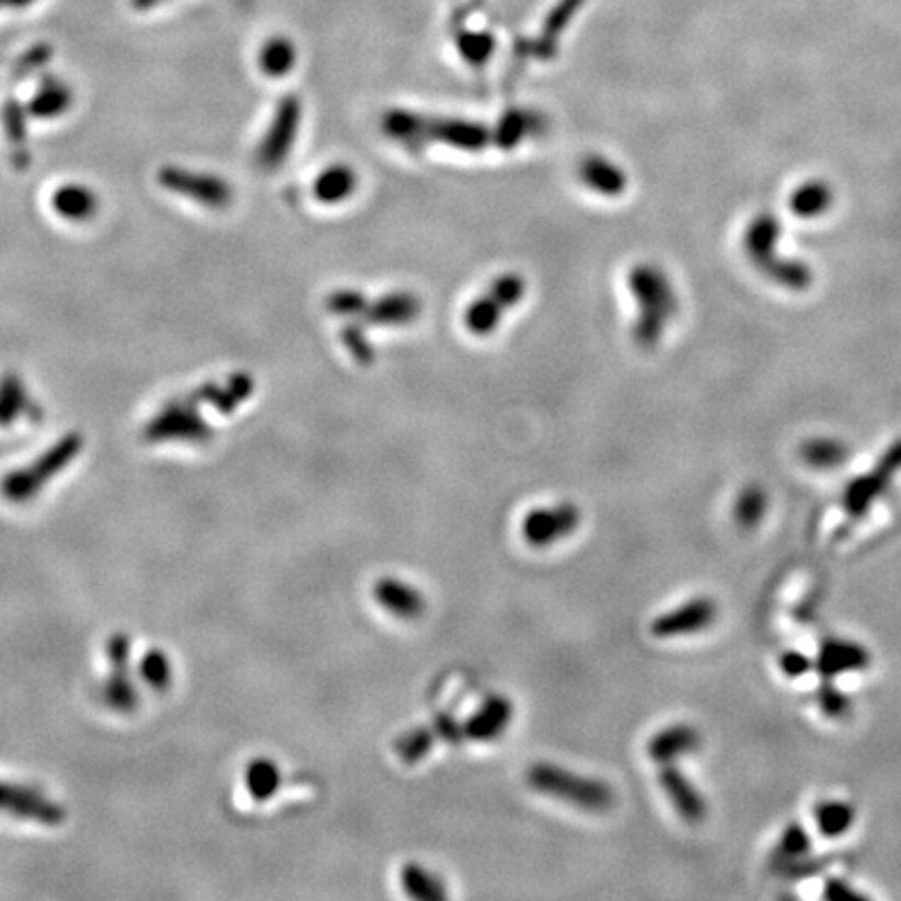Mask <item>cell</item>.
<instances>
[{
	"mask_svg": "<svg viewBox=\"0 0 901 901\" xmlns=\"http://www.w3.org/2000/svg\"><path fill=\"white\" fill-rule=\"evenodd\" d=\"M244 785L255 801H267L280 789L282 774L274 760L257 758L244 770Z\"/></svg>",
	"mask_w": 901,
	"mask_h": 901,
	"instance_id": "d4e9b609",
	"label": "cell"
},
{
	"mask_svg": "<svg viewBox=\"0 0 901 901\" xmlns=\"http://www.w3.org/2000/svg\"><path fill=\"white\" fill-rule=\"evenodd\" d=\"M107 658L111 661V670H130V637L126 633H115L107 640Z\"/></svg>",
	"mask_w": 901,
	"mask_h": 901,
	"instance_id": "8d00e7d4",
	"label": "cell"
},
{
	"mask_svg": "<svg viewBox=\"0 0 901 901\" xmlns=\"http://www.w3.org/2000/svg\"><path fill=\"white\" fill-rule=\"evenodd\" d=\"M816 704L820 707V712L829 716L831 720H843L854 709L852 697L843 689H839L833 681H822V684L818 686Z\"/></svg>",
	"mask_w": 901,
	"mask_h": 901,
	"instance_id": "1f68e13d",
	"label": "cell"
},
{
	"mask_svg": "<svg viewBox=\"0 0 901 901\" xmlns=\"http://www.w3.org/2000/svg\"><path fill=\"white\" fill-rule=\"evenodd\" d=\"M769 511V495L762 486L751 484L748 488H743L735 501L732 507V516L737 527L743 530H751V528L760 527L764 516Z\"/></svg>",
	"mask_w": 901,
	"mask_h": 901,
	"instance_id": "f546056e",
	"label": "cell"
},
{
	"mask_svg": "<svg viewBox=\"0 0 901 901\" xmlns=\"http://www.w3.org/2000/svg\"><path fill=\"white\" fill-rule=\"evenodd\" d=\"M255 393V378L246 372H234L223 380L200 384L190 395L203 405H211L221 416H230Z\"/></svg>",
	"mask_w": 901,
	"mask_h": 901,
	"instance_id": "7c38bea8",
	"label": "cell"
},
{
	"mask_svg": "<svg viewBox=\"0 0 901 901\" xmlns=\"http://www.w3.org/2000/svg\"><path fill=\"white\" fill-rule=\"evenodd\" d=\"M76 103V92L63 78L50 73L38 80V86L32 92L25 109L32 119L53 122L63 117Z\"/></svg>",
	"mask_w": 901,
	"mask_h": 901,
	"instance_id": "4fadbf2b",
	"label": "cell"
},
{
	"mask_svg": "<svg viewBox=\"0 0 901 901\" xmlns=\"http://www.w3.org/2000/svg\"><path fill=\"white\" fill-rule=\"evenodd\" d=\"M103 704L119 714H132L140 705V691L128 670H111V677L101 686Z\"/></svg>",
	"mask_w": 901,
	"mask_h": 901,
	"instance_id": "484cf974",
	"label": "cell"
},
{
	"mask_svg": "<svg viewBox=\"0 0 901 901\" xmlns=\"http://www.w3.org/2000/svg\"><path fill=\"white\" fill-rule=\"evenodd\" d=\"M580 524V511L571 504L539 507L528 511L522 520V536L532 547H547L566 536Z\"/></svg>",
	"mask_w": 901,
	"mask_h": 901,
	"instance_id": "52a82bcc",
	"label": "cell"
},
{
	"mask_svg": "<svg viewBox=\"0 0 901 901\" xmlns=\"http://www.w3.org/2000/svg\"><path fill=\"white\" fill-rule=\"evenodd\" d=\"M140 677L154 691H168L172 686V661L161 649H149L140 660Z\"/></svg>",
	"mask_w": 901,
	"mask_h": 901,
	"instance_id": "d6a6232c",
	"label": "cell"
},
{
	"mask_svg": "<svg viewBox=\"0 0 901 901\" xmlns=\"http://www.w3.org/2000/svg\"><path fill=\"white\" fill-rule=\"evenodd\" d=\"M660 785L663 793L670 797L674 810L681 813L682 820L697 824L707 813V804L702 793L693 787V783L682 774L681 770L663 764L660 770Z\"/></svg>",
	"mask_w": 901,
	"mask_h": 901,
	"instance_id": "2e32d148",
	"label": "cell"
},
{
	"mask_svg": "<svg viewBox=\"0 0 901 901\" xmlns=\"http://www.w3.org/2000/svg\"><path fill=\"white\" fill-rule=\"evenodd\" d=\"M357 172L347 163H332L313 180V197L322 205H340L355 195Z\"/></svg>",
	"mask_w": 901,
	"mask_h": 901,
	"instance_id": "44dd1931",
	"label": "cell"
},
{
	"mask_svg": "<svg viewBox=\"0 0 901 901\" xmlns=\"http://www.w3.org/2000/svg\"><path fill=\"white\" fill-rule=\"evenodd\" d=\"M157 182L163 190L177 197L190 198L209 211H223L232 207L236 197L232 184L226 177L182 165H163L157 172Z\"/></svg>",
	"mask_w": 901,
	"mask_h": 901,
	"instance_id": "5b68a950",
	"label": "cell"
},
{
	"mask_svg": "<svg viewBox=\"0 0 901 901\" xmlns=\"http://www.w3.org/2000/svg\"><path fill=\"white\" fill-rule=\"evenodd\" d=\"M824 898L831 901L862 900L856 889L841 879H829L824 882Z\"/></svg>",
	"mask_w": 901,
	"mask_h": 901,
	"instance_id": "ab89813d",
	"label": "cell"
},
{
	"mask_svg": "<svg viewBox=\"0 0 901 901\" xmlns=\"http://www.w3.org/2000/svg\"><path fill=\"white\" fill-rule=\"evenodd\" d=\"M718 620V605L709 597H695L672 612L660 614L651 622V635L658 638L684 637L702 633Z\"/></svg>",
	"mask_w": 901,
	"mask_h": 901,
	"instance_id": "30bf717a",
	"label": "cell"
},
{
	"mask_svg": "<svg viewBox=\"0 0 901 901\" xmlns=\"http://www.w3.org/2000/svg\"><path fill=\"white\" fill-rule=\"evenodd\" d=\"M873 663V654L868 647L857 643L854 638H827L818 656L813 658V670L822 677V681H835L845 674H856Z\"/></svg>",
	"mask_w": 901,
	"mask_h": 901,
	"instance_id": "ba28073f",
	"label": "cell"
},
{
	"mask_svg": "<svg viewBox=\"0 0 901 901\" xmlns=\"http://www.w3.org/2000/svg\"><path fill=\"white\" fill-rule=\"evenodd\" d=\"M900 472L901 440H898L880 455L879 462L875 463V467L870 472L857 476L856 481H852L845 486V490H843L845 511L854 518H859L866 511H870V507L875 506L877 499L885 495V490L891 486V481Z\"/></svg>",
	"mask_w": 901,
	"mask_h": 901,
	"instance_id": "8992f818",
	"label": "cell"
},
{
	"mask_svg": "<svg viewBox=\"0 0 901 901\" xmlns=\"http://www.w3.org/2000/svg\"><path fill=\"white\" fill-rule=\"evenodd\" d=\"M0 812L13 813L45 827H59L66 822V810L57 801L48 799L38 789L11 783H0Z\"/></svg>",
	"mask_w": 901,
	"mask_h": 901,
	"instance_id": "9c48e42d",
	"label": "cell"
},
{
	"mask_svg": "<svg viewBox=\"0 0 901 901\" xmlns=\"http://www.w3.org/2000/svg\"><path fill=\"white\" fill-rule=\"evenodd\" d=\"M84 447L80 432H67L66 437L48 447L36 462L18 467L0 481V493L11 504H27L41 495L48 481L57 478L69 463L73 462Z\"/></svg>",
	"mask_w": 901,
	"mask_h": 901,
	"instance_id": "7a4b0ae2",
	"label": "cell"
},
{
	"mask_svg": "<svg viewBox=\"0 0 901 901\" xmlns=\"http://www.w3.org/2000/svg\"><path fill=\"white\" fill-rule=\"evenodd\" d=\"M36 0H0V11L2 9H25L30 4H34Z\"/></svg>",
	"mask_w": 901,
	"mask_h": 901,
	"instance_id": "60d3db41",
	"label": "cell"
},
{
	"mask_svg": "<svg viewBox=\"0 0 901 901\" xmlns=\"http://www.w3.org/2000/svg\"><path fill=\"white\" fill-rule=\"evenodd\" d=\"M833 205V190L827 182H806L792 195V209L804 220L822 216Z\"/></svg>",
	"mask_w": 901,
	"mask_h": 901,
	"instance_id": "f1b7e54d",
	"label": "cell"
},
{
	"mask_svg": "<svg viewBox=\"0 0 901 901\" xmlns=\"http://www.w3.org/2000/svg\"><path fill=\"white\" fill-rule=\"evenodd\" d=\"M0 122H2V130L7 136V142L11 147V159H13V168L25 172L30 165V145H27V119L30 113L25 109V105L20 103V99L9 96L2 103V111H0Z\"/></svg>",
	"mask_w": 901,
	"mask_h": 901,
	"instance_id": "ffe728a7",
	"label": "cell"
},
{
	"mask_svg": "<svg viewBox=\"0 0 901 901\" xmlns=\"http://www.w3.org/2000/svg\"><path fill=\"white\" fill-rule=\"evenodd\" d=\"M326 308L331 313L334 315H361L363 313V309L368 308V301H366V297L359 292V290H353V288H340V290H334L332 294H328V299H326Z\"/></svg>",
	"mask_w": 901,
	"mask_h": 901,
	"instance_id": "e575fe53",
	"label": "cell"
},
{
	"mask_svg": "<svg viewBox=\"0 0 901 901\" xmlns=\"http://www.w3.org/2000/svg\"><path fill=\"white\" fill-rule=\"evenodd\" d=\"M161 2H165V0H132V7L138 11H149V9L159 7Z\"/></svg>",
	"mask_w": 901,
	"mask_h": 901,
	"instance_id": "b9f144b4",
	"label": "cell"
},
{
	"mask_svg": "<svg viewBox=\"0 0 901 901\" xmlns=\"http://www.w3.org/2000/svg\"><path fill=\"white\" fill-rule=\"evenodd\" d=\"M401 885L412 900L440 901L447 898V889L442 880L416 862H409L403 866Z\"/></svg>",
	"mask_w": 901,
	"mask_h": 901,
	"instance_id": "4316f807",
	"label": "cell"
},
{
	"mask_svg": "<svg viewBox=\"0 0 901 901\" xmlns=\"http://www.w3.org/2000/svg\"><path fill=\"white\" fill-rule=\"evenodd\" d=\"M778 668H781V672H783L787 679H801V677H806L808 672H812L813 660L812 658H808L806 654H801V651L789 649V651H783V654H781Z\"/></svg>",
	"mask_w": 901,
	"mask_h": 901,
	"instance_id": "d590c367",
	"label": "cell"
},
{
	"mask_svg": "<svg viewBox=\"0 0 901 901\" xmlns=\"http://www.w3.org/2000/svg\"><path fill=\"white\" fill-rule=\"evenodd\" d=\"M810 850H812V839L808 835V831L801 824L792 822L778 839L774 857L778 862H789V859L808 856Z\"/></svg>",
	"mask_w": 901,
	"mask_h": 901,
	"instance_id": "836d02e7",
	"label": "cell"
},
{
	"mask_svg": "<svg viewBox=\"0 0 901 901\" xmlns=\"http://www.w3.org/2000/svg\"><path fill=\"white\" fill-rule=\"evenodd\" d=\"M856 818V806L845 799H822L813 806L816 829L827 839L847 835L854 829Z\"/></svg>",
	"mask_w": 901,
	"mask_h": 901,
	"instance_id": "7402d4cb",
	"label": "cell"
},
{
	"mask_svg": "<svg viewBox=\"0 0 901 901\" xmlns=\"http://www.w3.org/2000/svg\"><path fill=\"white\" fill-rule=\"evenodd\" d=\"M700 746H702V735L695 726H666L649 739L647 755L663 766V764H672L682 755L693 753Z\"/></svg>",
	"mask_w": 901,
	"mask_h": 901,
	"instance_id": "d6986e66",
	"label": "cell"
},
{
	"mask_svg": "<svg viewBox=\"0 0 901 901\" xmlns=\"http://www.w3.org/2000/svg\"><path fill=\"white\" fill-rule=\"evenodd\" d=\"M50 57H53V48H48V46L45 45L34 46L30 53L23 55L22 61H20V66H18V76H20V78L30 76L32 71H36V69L45 66Z\"/></svg>",
	"mask_w": 901,
	"mask_h": 901,
	"instance_id": "f35d334b",
	"label": "cell"
},
{
	"mask_svg": "<svg viewBox=\"0 0 901 901\" xmlns=\"http://www.w3.org/2000/svg\"><path fill=\"white\" fill-rule=\"evenodd\" d=\"M53 211L69 223H89L99 216L101 200L99 195L80 182H67L59 186L50 197Z\"/></svg>",
	"mask_w": 901,
	"mask_h": 901,
	"instance_id": "ac0fdd59",
	"label": "cell"
},
{
	"mask_svg": "<svg viewBox=\"0 0 901 901\" xmlns=\"http://www.w3.org/2000/svg\"><path fill=\"white\" fill-rule=\"evenodd\" d=\"M799 458L812 470L829 472V470H836L839 465L847 462L850 449L843 440L818 437V439L806 440L799 447Z\"/></svg>",
	"mask_w": 901,
	"mask_h": 901,
	"instance_id": "cb8c5ba5",
	"label": "cell"
},
{
	"mask_svg": "<svg viewBox=\"0 0 901 901\" xmlns=\"http://www.w3.org/2000/svg\"><path fill=\"white\" fill-rule=\"evenodd\" d=\"M343 343L347 345V349L353 353V357L357 359V361H361V363H370L372 361V347H370V343L366 340V336L361 334V331L351 324V326H347V328H343Z\"/></svg>",
	"mask_w": 901,
	"mask_h": 901,
	"instance_id": "74e56055",
	"label": "cell"
},
{
	"mask_svg": "<svg viewBox=\"0 0 901 901\" xmlns=\"http://www.w3.org/2000/svg\"><path fill=\"white\" fill-rule=\"evenodd\" d=\"M527 783L530 789L562 799L585 812H608L614 808L616 799L608 783L591 776H580L550 762H539L530 766Z\"/></svg>",
	"mask_w": 901,
	"mask_h": 901,
	"instance_id": "6da1fadb",
	"label": "cell"
},
{
	"mask_svg": "<svg viewBox=\"0 0 901 901\" xmlns=\"http://www.w3.org/2000/svg\"><path fill=\"white\" fill-rule=\"evenodd\" d=\"M197 398L193 395L176 396L161 405V409L142 428V439L147 442H188L207 444L216 432L211 424L198 412Z\"/></svg>",
	"mask_w": 901,
	"mask_h": 901,
	"instance_id": "3957f363",
	"label": "cell"
},
{
	"mask_svg": "<svg viewBox=\"0 0 901 901\" xmlns=\"http://www.w3.org/2000/svg\"><path fill=\"white\" fill-rule=\"evenodd\" d=\"M43 416L41 403L30 395L22 376L7 372L0 378V428H9L23 418L41 424Z\"/></svg>",
	"mask_w": 901,
	"mask_h": 901,
	"instance_id": "9a60e30c",
	"label": "cell"
},
{
	"mask_svg": "<svg viewBox=\"0 0 901 901\" xmlns=\"http://www.w3.org/2000/svg\"><path fill=\"white\" fill-rule=\"evenodd\" d=\"M513 718V705L506 695H490L463 725V735L476 743L497 741Z\"/></svg>",
	"mask_w": 901,
	"mask_h": 901,
	"instance_id": "5bb4252c",
	"label": "cell"
},
{
	"mask_svg": "<svg viewBox=\"0 0 901 901\" xmlns=\"http://www.w3.org/2000/svg\"><path fill=\"white\" fill-rule=\"evenodd\" d=\"M374 599L380 608L401 620H416L426 612V597L393 576L376 580Z\"/></svg>",
	"mask_w": 901,
	"mask_h": 901,
	"instance_id": "e0dca14e",
	"label": "cell"
},
{
	"mask_svg": "<svg viewBox=\"0 0 901 901\" xmlns=\"http://www.w3.org/2000/svg\"><path fill=\"white\" fill-rule=\"evenodd\" d=\"M297 59H299L297 46L288 36H272L259 48L257 66L267 78L280 80L294 69Z\"/></svg>",
	"mask_w": 901,
	"mask_h": 901,
	"instance_id": "603a6c76",
	"label": "cell"
},
{
	"mask_svg": "<svg viewBox=\"0 0 901 901\" xmlns=\"http://www.w3.org/2000/svg\"><path fill=\"white\" fill-rule=\"evenodd\" d=\"M303 124V101L297 94H285L272 115V122L259 140L255 161L265 174L278 172L290 159Z\"/></svg>",
	"mask_w": 901,
	"mask_h": 901,
	"instance_id": "277c9868",
	"label": "cell"
},
{
	"mask_svg": "<svg viewBox=\"0 0 901 901\" xmlns=\"http://www.w3.org/2000/svg\"><path fill=\"white\" fill-rule=\"evenodd\" d=\"M462 739H465L463 725H460L453 716L442 714L432 725L419 726V728L401 735L396 739L395 751L405 764H418L439 741L460 743Z\"/></svg>",
	"mask_w": 901,
	"mask_h": 901,
	"instance_id": "8fae6325",
	"label": "cell"
},
{
	"mask_svg": "<svg viewBox=\"0 0 901 901\" xmlns=\"http://www.w3.org/2000/svg\"><path fill=\"white\" fill-rule=\"evenodd\" d=\"M416 309L418 305L409 294H391L386 299L376 301L374 305H368L361 315H366V320H370L372 324L395 326L409 322L416 315Z\"/></svg>",
	"mask_w": 901,
	"mask_h": 901,
	"instance_id": "83f0119b",
	"label": "cell"
},
{
	"mask_svg": "<svg viewBox=\"0 0 901 901\" xmlns=\"http://www.w3.org/2000/svg\"><path fill=\"white\" fill-rule=\"evenodd\" d=\"M580 174H582V180L589 182L591 188L599 190V193H605V195H616V193H622V188H624L622 172L616 170L614 165H610L608 161H603V159H593V161L582 163Z\"/></svg>",
	"mask_w": 901,
	"mask_h": 901,
	"instance_id": "4dcf8cb0",
	"label": "cell"
}]
</instances>
